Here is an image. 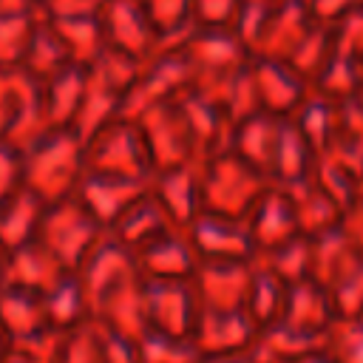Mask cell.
I'll use <instances>...</instances> for the list:
<instances>
[{
    "label": "cell",
    "instance_id": "1",
    "mask_svg": "<svg viewBox=\"0 0 363 363\" xmlns=\"http://www.w3.org/2000/svg\"><path fill=\"white\" fill-rule=\"evenodd\" d=\"M267 187V176L250 167L244 159H216L210 167H201L199 201L207 213L244 218Z\"/></svg>",
    "mask_w": 363,
    "mask_h": 363
},
{
    "label": "cell",
    "instance_id": "2",
    "mask_svg": "<svg viewBox=\"0 0 363 363\" xmlns=\"http://www.w3.org/2000/svg\"><path fill=\"white\" fill-rule=\"evenodd\" d=\"M142 312L147 329L190 337L196 315V292L190 278L142 275Z\"/></svg>",
    "mask_w": 363,
    "mask_h": 363
},
{
    "label": "cell",
    "instance_id": "3",
    "mask_svg": "<svg viewBox=\"0 0 363 363\" xmlns=\"http://www.w3.org/2000/svg\"><path fill=\"white\" fill-rule=\"evenodd\" d=\"M45 250L62 264V267H79L88 250L96 244L102 224L82 207V201H60L57 210H51L40 221Z\"/></svg>",
    "mask_w": 363,
    "mask_h": 363
},
{
    "label": "cell",
    "instance_id": "4",
    "mask_svg": "<svg viewBox=\"0 0 363 363\" xmlns=\"http://www.w3.org/2000/svg\"><path fill=\"white\" fill-rule=\"evenodd\" d=\"M250 281V258H199L190 275L196 303L207 309H244Z\"/></svg>",
    "mask_w": 363,
    "mask_h": 363
},
{
    "label": "cell",
    "instance_id": "5",
    "mask_svg": "<svg viewBox=\"0 0 363 363\" xmlns=\"http://www.w3.org/2000/svg\"><path fill=\"white\" fill-rule=\"evenodd\" d=\"M255 335H258V326L252 323L247 309H207L196 303L190 340L196 343L201 357L244 352Z\"/></svg>",
    "mask_w": 363,
    "mask_h": 363
},
{
    "label": "cell",
    "instance_id": "6",
    "mask_svg": "<svg viewBox=\"0 0 363 363\" xmlns=\"http://www.w3.org/2000/svg\"><path fill=\"white\" fill-rule=\"evenodd\" d=\"M184 233L199 258H250L255 252L244 218L199 210Z\"/></svg>",
    "mask_w": 363,
    "mask_h": 363
},
{
    "label": "cell",
    "instance_id": "7",
    "mask_svg": "<svg viewBox=\"0 0 363 363\" xmlns=\"http://www.w3.org/2000/svg\"><path fill=\"white\" fill-rule=\"evenodd\" d=\"M244 221H247V230H250L255 250H269V247H278V244L289 241L292 235H298L295 210H292V201L281 184L267 187L255 199V204L247 210Z\"/></svg>",
    "mask_w": 363,
    "mask_h": 363
},
{
    "label": "cell",
    "instance_id": "8",
    "mask_svg": "<svg viewBox=\"0 0 363 363\" xmlns=\"http://www.w3.org/2000/svg\"><path fill=\"white\" fill-rule=\"evenodd\" d=\"M136 269L156 278H190L196 269V250L184 230H167L133 250Z\"/></svg>",
    "mask_w": 363,
    "mask_h": 363
},
{
    "label": "cell",
    "instance_id": "9",
    "mask_svg": "<svg viewBox=\"0 0 363 363\" xmlns=\"http://www.w3.org/2000/svg\"><path fill=\"white\" fill-rule=\"evenodd\" d=\"M335 318L329 292L312 281V278H301L286 284V295H284V309H281V323L298 329V332H323V326Z\"/></svg>",
    "mask_w": 363,
    "mask_h": 363
},
{
    "label": "cell",
    "instance_id": "10",
    "mask_svg": "<svg viewBox=\"0 0 363 363\" xmlns=\"http://www.w3.org/2000/svg\"><path fill=\"white\" fill-rule=\"evenodd\" d=\"M111 230H113V238L122 241L133 252L145 241H150V238H156V235H162L167 230H179V227L170 221V216L164 213V207L159 204V199L145 190L136 201H130L119 213V218L111 224Z\"/></svg>",
    "mask_w": 363,
    "mask_h": 363
},
{
    "label": "cell",
    "instance_id": "11",
    "mask_svg": "<svg viewBox=\"0 0 363 363\" xmlns=\"http://www.w3.org/2000/svg\"><path fill=\"white\" fill-rule=\"evenodd\" d=\"M199 182H201V167H182V164L167 167V173L156 179L153 196L159 199V204L179 230H184L193 221V216L201 210Z\"/></svg>",
    "mask_w": 363,
    "mask_h": 363
},
{
    "label": "cell",
    "instance_id": "12",
    "mask_svg": "<svg viewBox=\"0 0 363 363\" xmlns=\"http://www.w3.org/2000/svg\"><path fill=\"white\" fill-rule=\"evenodd\" d=\"M357 258H363V252L349 241L340 224L309 238V278L318 281L323 289H329L332 281L343 269H349Z\"/></svg>",
    "mask_w": 363,
    "mask_h": 363
},
{
    "label": "cell",
    "instance_id": "13",
    "mask_svg": "<svg viewBox=\"0 0 363 363\" xmlns=\"http://www.w3.org/2000/svg\"><path fill=\"white\" fill-rule=\"evenodd\" d=\"M145 193L142 182L133 179H122V176H99V179H88L82 184V190L77 193V199L82 201V207L99 221V224H113L119 218V213L136 201Z\"/></svg>",
    "mask_w": 363,
    "mask_h": 363
},
{
    "label": "cell",
    "instance_id": "14",
    "mask_svg": "<svg viewBox=\"0 0 363 363\" xmlns=\"http://www.w3.org/2000/svg\"><path fill=\"white\" fill-rule=\"evenodd\" d=\"M292 201L295 210V221H298V233L301 235H318L335 224H340V207L312 182V179H295L281 184Z\"/></svg>",
    "mask_w": 363,
    "mask_h": 363
},
{
    "label": "cell",
    "instance_id": "15",
    "mask_svg": "<svg viewBox=\"0 0 363 363\" xmlns=\"http://www.w3.org/2000/svg\"><path fill=\"white\" fill-rule=\"evenodd\" d=\"M284 295H286V284L275 272H269L267 267L252 264V281H250V292H247L244 309H247V315L252 318V323L258 329H264V326H269V323H275L281 318Z\"/></svg>",
    "mask_w": 363,
    "mask_h": 363
},
{
    "label": "cell",
    "instance_id": "16",
    "mask_svg": "<svg viewBox=\"0 0 363 363\" xmlns=\"http://www.w3.org/2000/svg\"><path fill=\"white\" fill-rule=\"evenodd\" d=\"M252 264L267 267L269 272H275L284 284L309 278V235H292L289 241L269 247V250H255L250 255Z\"/></svg>",
    "mask_w": 363,
    "mask_h": 363
},
{
    "label": "cell",
    "instance_id": "17",
    "mask_svg": "<svg viewBox=\"0 0 363 363\" xmlns=\"http://www.w3.org/2000/svg\"><path fill=\"white\" fill-rule=\"evenodd\" d=\"M320 354L329 363H363V315H335L323 326Z\"/></svg>",
    "mask_w": 363,
    "mask_h": 363
},
{
    "label": "cell",
    "instance_id": "18",
    "mask_svg": "<svg viewBox=\"0 0 363 363\" xmlns=\"http://www.w3.org/2000/svg\"><path fill=\"white\" fill-rule=\"evenodd\" d=\"M136 354L139 363H199L201 352L190 337L145 329L142 337L136 340Z\"/></svg>",
    "mask_w": 363,
    "mask_h": 363
},
{
    "label": "cell",
    "instance_id": "19",
    "mask_svg": "<svg viewBox=\"0 0 363 363\" xmlns=\"http://www.w3.org/2000/svg\"><path fill=\"white\" fill-rule=\"evenodd\" d=\"M335 315H363V258H357L349 269H343L332 286L326 289Z\"/></svg>",
    "mask_w": 363,
    "mask_h": 363
},
{
    "label": "cell",
    "instance_id": "20",
    "mask_svg": "<svg viewBox=\"0 0 363 363\" xmlns=\"http://www.w3.org/2000/svg\"><path fill=\"white\" fill-rule=\"evenodd\" d=\"M60 363H105L94 320H91V326L77 329V332L62 343V357H60Z\"/></svg>",
    "mask_w": 363,
    "mask_h": 363
},
{
    "label": "cell",
    "instance_id": "21",
    "mask_svg": "<svg viewBox=\"0 0 363 363\" xmlns=\"http://www.w3.org/2000/svg\"><path fill=\"white\" fill-rule=\"evenodd\" d=\"M340 230L363 252V179L357 182V190H354L352 201L340 210Z\"/></svg>",
    "mask_w": 363,
    "mask_h": 363
},
{
    "label": "cell",
    "instance_id": "22",
    "mask_svg": "<svg viewBox=\"0 0 363 363\" xmlns=\"http://www.w3.org/2000/svg\"><path fill=\"white\" fill-rule=\"evenodd\" d=\"M199 363H252V360H250V354L244 349V352H230V354H207Z\"/></svg>",
    "mask_w": 363,
    "mask_h": 363
},
{
    "label": "cell",
    "instance_id": "23",
    "mask_svg": "<svg viewBox=\"0 0 363 363\" xmlns=\"http://www.w3.org/2000/svg\"><path fill=\"white\" fill-rule=\"evenodd\" d=\"M286 363H329L320 352H312V354H301V357H295V360H286Z\"/></svg>",
    "mask_w": 363,
    "mask_h": 363
}]
</instances>
